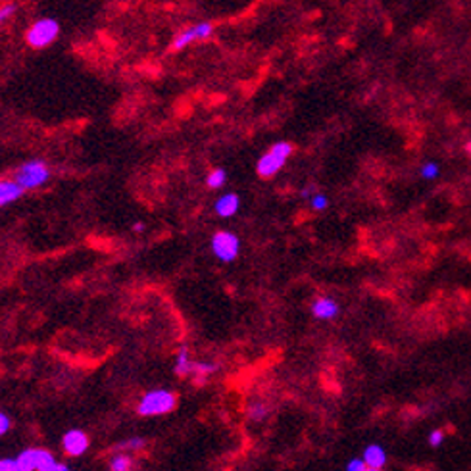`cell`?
Instances as JSON below:
<instances>
[{
	"mask_svg": "<svg viewBox=\"0 0 471 471\" xmlns=\"http://www.w3.org/2000/svg\"><path fill=\"white\" fill-rule=\"evenodd\" d=\"M177 397L170 389H150L139 400L137 414L142 418H154V416H164L175 410Z\"/></svg>",
	"mask_w": 471,
	"mask_h": 471,
	"instance_id": "obj_1",
	"label": "cell"
},
{
	"mask_svg": "<svg viewBox=\"0 0 471 471\" xmlns=\"http://www.w3.org/2000/svg\"><path fill=\"white\" fill-rule=\"evenodd\" d=\"M294 146L289 141H277L271 144V149L260 156L258 164H256V172L262 179H271L277 173L281 172L287 164V160L292 156Z\"/></svg>",
	"mask_w": 471,
	"mask_h": 471,
	"instance_id": "obj_2",
	"label": "cell"
},
{
	"mask_svg": "<svg viewBox=\"0 0 471 471\" xmlns=\"http://www.w3.org/2000/svg\"><path fill=\"white\" fill-rule=\"evenodd\" d=\"M14 179L22 185L25 191H35V189H43L50 181V168L43 162V160H29L22 164L14 173Z\"/></svg>",
	"mask_w": 471,
	"mask_h": 471,
	"instance_id": "obj_3",
	"label": "cell"
},
{
	"mask_svg": "<svg viewBox=\"0 0 471 471\" xmlns=\"http://www.w3.org/2000/svg\"><path fill=\"white\" fill-rule=\"evenodd\" d=\"M60 35V23L53 18H41L31 25L25 35V41L31 48H46Z\"/></svg>",
	"mask_w": 471,
	"mask_h": 471,
	"instance_id": "obj_4",
	"label": "cell"
},
{
	"mask_svg": "<svg viewBox=\"0 0 471 471\" xmlns=\"http://www.w3.org/2000/svg\"><path fill=\"white\" fill-rule=\"evenodd\" d=\"M210 248H212V254L216 256L219 262L231 264L239 258L240 239L231 231H217L212 237Z\"/></svg>",
	"mask_w": 471,
	"mask_h": 471,
	"instance_id": "obj_5",
	"label": "cell"
},
{
	"mask_svg": "<svg viewBox=\"0 0 471 471\" xmlns=\"http://www.w3.org/2000/svg\"><path fill=\"white\" fill-rule=\"evenodd\" d=\"M18 464H20V471H50L56 464V458L50 450L31 446L20 452Z\"/></svg>",
	"mask_w": 471,
	"mask_h": 471,
	"instance_id": "obj_6",
	"label": "cell"
},
{
	"mask_svg": "<svg viewBox=\"0 0 471 471\" xmlns=\"http://www.w3.org/2000/svg\"><path fill=\"white\" fill-rule=\"evenodd\" d=\"M90 446L89 435L81 431V429H69L62 437V449L66 452L67 456L79 458L83 456Z\"/></svg>",
	"mask_w": 471,
	"mask_h": 471,
	"instance_id": "obj_7",
	"label": "cell"
},
{
	"mask_svg": "<svg viewBox=\"0 0 471 471\" xmlns=\"http://www.w3.org/2000/svg\"><path fill=\"white\" fill-rule=\"evenodd\" d=\"M212 31H214V25L208 22H202L196 23L193 27H189V29L181 31L179 35L175 37L173 41V50H183V48H187L189 45H193L196 41H204V39H208L212 35Z\"/></svg>",
	"mask_w": 471,
	"mask_h": 471,
	"instance_id": "obj_8",
	"label": "cell"
},
{
	"mask_svg": "<svg viewBox=\"0 0 471 471\" xmlns=\"http://www.w3.org/2000/svg\"><path fill=\"white\" fill-rule=\"evenodd\" d=\"M310 312H312V315H314L315 320H320V322H331V320H335L336 315L341 314V306H339V302L331 299V296H320V299H315L314 302H312Z\"/></svg>",
	"mask_w": 471,
	"mask_h": 471,
	"instance_id": "obj_9",
	"label": "cell"
},
{
	"mask_svg": "<svg viewBox=\"0 0 471 471\" xmlns=\"http://www.w3.org/2000/svg\"><path fill=\"white\" fill-rule=\"evenodd\" d=\"M240 210V196L237 193H225L214 202V212L216 216L224 217H233Z\"/></svg>",
	"mask_w": 471,
	"mask_h": 471,
	"instance_id": "obj_10",
	"label": "cell"
},
{
	"mask_svg": "<svg viewBox=\"0 0 471 471\" xmlns=\"http://www.w3.org/2000/svg\"><path fill=\"white\" fill-rule=\"evenodd\" d=\"M364 460H366L367 470L371 471H379L383 470L385 465H387V450L383 449L381 444H377V442H371V444H367L366 449H364Z\"/></svg>",
	"mask_w": 471,
	"mask_h": 471,
	"instance_id": "obj_11",
	"label": "cell"
},
{
	"mask_svg": "<svg viewBox=\"0 0 471 471\" xmlns=\"http://www.w3.org/2000/svg\"><path fill=\"white\" fill-rule=\"evenodd\" d=\"M23 193H25V189L15 179H0V208L20 200Z\"/></svg>",
	"mask_w": 471,
	"mask_h": 471,
	"instance_id": "obj_12",
	"label": "cell"
},
{
	"mask_svg": "<svg viewBox=\"0 0 471 471\" xmlns=\"http://www.w3.org/2000/svg\"><path fill=\"white\" fill-rule=\"evenodd\" d=\"M193 367H195V360H191V352H189L187 346H181L175 354L173 371L179 377H187V375H193Z\"/></svg>",
	"mask_w": 471,
	"mask_h": 471,
	"instance_id": "obj_13",
	"label": "cell"
},
{
	"mask_svg": "<svg viewBox=\"0 0 471 471\" xmlns=\"http://www.w3.org/2000/svg\"><path fill=\"white\" fill-rule=\"evenodd\" d=\"M133 458L129 456V454H125V450L123 452H120V454H116V456H112V460H110V470L112 471H129L133 470Z\"/></svg>",
	"mask_w": 471,
	"mask_h": 471,
	"instance_id": "obj_14",
	"label": "cell"
},
{
	"mask_svg": "<svg viewBox=\"0 0 471 471\" xmlns=\"http://www.w3.org/2000/svg\"><path fill=\"white\" fill-rule=\"evenodd\" d=\"M225 183H227V172H225L224 168H216V170H212L206 175V187L217 191V189L225 187Z\"/></svg>",
	"mask_w": 471,
	"mask_h": 471,
	"instance_id": "obj_15",
	"label": "cell"
},
{
	"mask_svg": "<svg viewBox=\"0 0 471 471\" xmlns=\"http://www.w3.org/2000/svg\"><path fill=\"white\" fill-rule=\"evenodd\" d=\"M269 408L266 402H252L248 404V418L252 419V421H264V419L268 418Z\"/></svg>",
	"mask_w": 471,
	"mask_h": 471,
	"instance_id": "obj_16",
	"label": "cell"
},
{
	"mask_svg": "<svg viewBox=\"0 0 471 471\" xmlns=\"http://www.w3.org/2000/svg\"><path fill=\"white\" fill-rule=\"evenodd\" d=\"M217 371V364L214 362H195L193 367V375L200 377V379H208L210 375H214Z\"/></svg>",
	"mask_w": 471,
	"mask_h": 471,
	"instance_id": "obj_17",
	"label": "cell"
},
{
	"mask_svg": "<svg viewBox=\"0 0 471 471\" xmlns=\"http://www.w3.org/2000/svg\"><path fill=\"white\" fill-rule=\"evenodd\" d=\"M419 173H421V177L423 179H437L439 177V173H441V168H439V164L437 162H431V160H427L425 164L421 165V170H419Z\"/></svg>",
	"mask_w": 471,
	"mask_h": 471,
	"instance_id": "obj_18",
	"label": "cell"
},
{
	"mask_svg": "<svg viewBox=\"0 0 471 471\" xmlns=\"http://www.w3.org/2000/svg\"><path fill=\"white\" fill-rule=\"evenodd\" d=\"M308 202H310V206L315 212H323V210H327V206H329V198L323 195V193H320V191H315L314 195L308 198Z\"/></svg>",
	"mask_w": 471,
	"mask_h": 471,
	"instance_id": "obj_19",
	"label": "cell"
},
{
	"mask_svg": "<svg viewBox=\"0 0 471 471\" xmlns=\"http://www.w3.org/2000/svg\"><path fill=\"white\" fill-rule=\"evenodd\" d=\"M146 446V441L142 437H131L128 441H123L120 444V450H125V452H139Z\"/></svg>",
	"mask_w": 471,
	"mask_h": 471,
	"instance_id": "obj_20",
	"label": "cell"
},
{
	"mask_svg": "<svg viewBox=\"0 0 471 471\" xmlns=\"http://www.w3.org/2000/svg\"><path fill=\"white\" fill-rule=\"evenodd\" d=\"M444 439H446L444 431H442V429H435V431H431V433H429V437H427V442H429V446H433V449H439L442 442H444Z\"/></svg>",
	"mask_w": 471,
	"mask_h": 471,
	"instance_id": "obj_21",
	"label": "cell"
},
{
	"mask_svg": "<svg viewBox=\"0 0 471 471\" xmlns=\"http://www.w3.org/2000/svg\"><path fill=\"white\" fill-rule=\"evenodd\" d=\"M15 10H18V4H15V2H6V4H2V6H0V25L4 22H8V20L15 14Z\"/></svg>",
	"mask_w": 471,
	"mask_h": 471,
	"instance_id": "obj_22",
	"label": "cell"
},
{
	"mask_svg": "<svg viewBox=\"0 0 471 471\" xmlns=\"http://www.w3.org/2000/svg\"><path fill=\"white\" fill-rule=\"evenodd\" d=\"M346 471H366L367 470V464L364 458H352V460H348L346 462V467H344Z\"/></svg>",
	"mask_w": 471,
	"mask_h": 471,
	"instance_id": "obj_23",
	"label": "cell"
},
{
	"mask_svg": "<svg viewBox=\"0 0 471 471\" xmlns=\"http://www.w3.org/2000/svg\"><path fill=\"white\" fill-rule=\"evenodd\" d=\"M0 471H20L18 458H2L0 460Z\"/></svg>",
	"mask_w": 471,
	"mask_h": 471,
	"instance_id": "obj_24",
	"label": "cell"
},
{
	"mask_svg": "<svg viewBox=\"0 0 471 471\" xmlns=\"http://www.w3.org/2000/svg\"><path fill=\"white\" fill-rule=\"evenodd\" d=\"M10 429H12V419L8 414L0 411V437H4Z\"/></svg>",
	"mask_w": 471,
	"mask_h": 471,
	"instance_id": "obj_25",
	"label": "cell"
},
{
	"mask_svg": "<svg viewBox=\"0 0 471 471\" xmlns=\"http://www.w3.org/2000/svg\"><path fill=\"white\" fill-rule=\"evenodd\" d=\"M314 193H315L314 185H308V187L302 189V198H310V196L314 195Z\"/></svg>",
	"mask_w": 471,
	"mask_h": 471,
	"instance_id": "obj_26",
	"label": "cell"
},
{
	"mask_svg": "<svg viewBox=\"0 0 471 471\" xmlns=\"http://www.w3.org/2000/svg\"><path fill=\"white\" fill-rule=\"evenodd\" d=\"M69 470V465L66 464V462H58V460H56V464L53 465V470L50 471H67Z\"/></svg>",
	"mask_w": 471,
	"mask_h": 471,
	"instance_id": "obj_27",
	"label": "cell"
},
{
	"mask_svg": "<svg viewBox=\"0 0 471 471\" xmlns=\"http://www.w3.org/2000/svg\"><path fill=\"white\" fill-rule=\"evenodd\" d=\"M144 229H146V225L142 224V221H137V224L133 225V231L135 233H142V231H144Z\"/></svg>",
	"mask_w": 471,
	"mask_h": 471,
	"instance_id": "obj_28",
	"label": "cell"
},
{
	"mask_svg": "<svg viewBox=\"0 0 471 471\" xmlns=\"http://www.w3.org/2000/svg\"><path fill=\"white\" fill-rule=\"evenodd\" d=\"M465 150H467V152H470V154H471V141L467 142V144H465Z\"/></svg>",
	"mask_w": 471,
	"mask_h": 471,
	"instance_id": "obj_29",
	"label": "cell"
}]
</instances>
